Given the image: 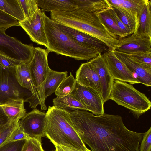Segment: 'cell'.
I'll list each match as a JSON object with an SVG mask.
<instances>
[{"label": "cell", "mask_w": 151, "mask_h": 151, "mask_svg": "<svg viewBox=\"0 0 151 151\" xmlns=\"http://www.w3.org/2000/svg\"><path fill=\"white\" fill-rule=\"evenodd\" d=\"M65 110L68 122L92 151H139L143 133L128 129L121 116Z\"/></svg>", "instance_id": "cell-1"}, {"label": "cell", "mask_w": 151, "mask_h": 151, "mask_svg": "<svg viewBox=\"0 0 151 151\" xmlns=\"http://www.w3.org/2000/svg\"><path fill=\"white\" fill-rule=\"evenodd\" d=\"M50 12V19L55 22L96 37L105 44L109 50H114L118 43L119 37L108 31L95 13L78 9Z\"/></svg>", "instance_id": "cell-2"}, {"label": "cell", "mask_w": 151, "mask_h": 151, "mask_svg": "<svg viewBox=\"0 0 151 151\" xmlns=\"http://www.w3.org/2000/svg\"><path fill=\"white\" fill-rule=\"evenodd\" d=\"M44 29L49 51L73 58L77 60H88L100 53L76 41L63 32L56 22L44 15Z\"/></svg>", "instance_id": "cell-3"}, {"label": "cell", "mask_w": 151, "mask_h": 151, "mask_svg": "<svg viewBox=\"0 0 151 151\" xmlns=\"http://www.w3.org/2000/svg\"><path fill=\"white\" fill-rule=\"evenodd\" d=\"M46 115L45 136L54 145H62L79 151H92L86 147L68 122L65 110L49 106Z\"/></svg>", "instance_id": "cell-4"}, {"label": "cell", "mask_w": 151, "mask_h": 151, "mask_svg": "<svg viewBox=\"0 0 151 151\" xmlns=\"http://www.w3.org/2000/svg\"><path fill=\"white\" fill-rule=\"evenodd\" d=\"M109 99L130 110L138 118L149 110L151 102L146 95L127 82L114 80Z\"/></svg>", "instance_id": "cell-5"}, {"label": "cell", "mask_w": 151, "mask_h": 151, "mask_svg": "<svg viewBox=\"0 0 151 151\" xmlns=\"http://www.w3.org/2000/svg\"><path fill=\"white\" fill-rule=\"evenodd\" d=\"M15 69L0 65V105L10 99H23L31 106L34 102L35 96L20 85L16 77Z\"/></svg>", "instance_id": "cell-6"}, {"label": "cell", "mask_w": 151, "mask_h": 151, "mask_svg": "<svg viewBox=\"0 0 151 151\" xmlns=\"http://www.w3.org/2000/svg\"><path fill=\"white\" fill-rule=\"evenodd\" d=\"M6 29L0 28V53L9 57L29 63L32 60L35 47L22 43L5 33Z\"/></svg>", "instance_id": "cell-7"}, {"label": "cell", "mask_w": 151, "mask_h": 151, "mask_svg": "<svg viewBox=\"0 0 151 151\" xmlns=\"http://www.w3.org/2000/svg\"><path fill=\"white\" fill-rule=\"evenodd\" d=\"M18 123L28 137L36 139L41 142L45 136L46 124V113L35 108L27 113Z\"/></svg>", "instance_id": "cell-8"}, {"label": "cell", "mask_w": 151, "mask_h": 151, "mask_svg": "<svg viewBox=\"0 0 151 151\" xmlns=\"http://www.w3.org/2000/svg\"><path fill=\"white\" fill-rule=\"evenodd\" d=\"M70 94L94 115H100L104 113L102 99L94 89L76 83L74 89Z\"/></svg>", "instance_id": "cell-9"}, {"label": "cell", "mask_w": 151, "mask_h": 151, "mask_svg": "<svg viewBox=\"0 0 151 151\" xmlns=\"http://www.w3.org/2000/svg\"><path fill=\"white\" fill-rule=\"evenodd\" d=\"M44 13L42 9L39 8L33 15L19 22V24L32 41L47 48L48 43L44 29Z\"/></svg>", "instance_id": "cell-10"}, {"label": "cell", "mask_w": 151, "mask_h": 151, "mask_svg": "<svg viewBox=\"0 0 151 151\" xmlns=\"http://www.w3.org/2000/svg\"><path fill=\"white\" fill-rule=\"evenodd\" d=\"M49 52L47 49L35 47L33 56L29 63L30 74L36 89L45 80L50 69L48 62Z\"/></svg>", "instance_id": "cell-11"}, {"label": "cell", "mask_w": 151, "mask_h": 151, "mask_svg": "<svg viewBox=\"0 0 151 151\" xmlns=\"http://www.w3.org/2000/svg\"><path fill=\"white\" fill-rule=\"evenodd\" d=\"M126 54L141 51H151V37L137 32L121 38L114 50Z\"/></svg>", "instance_id": "cell-12"}, {"label": "cell", "mask_w": 151, "mask_h": 151, "mask_svg": "<svg viewBox=\"0 0 151 151\" xmlns=\"http://www.w3.org/2000/svg\"><path fill=\"white\" fill-rule=\"evenodd\" d=\"M102 54L114 80L128 82L131 85L139 83L125 65L115 55L113 50H109Z\"/></svg>", "instance_id": "cell-13"}, {"label": "cell", "mask_w": 151, "mask_h": 151, "mask_svg": "<svg viewBox=\"0 0 151 151\" xmlns=\"http://www.w3.org/2000/svg\"><path fill=\"white\" fill-rule=\"evenodd\" d=\"M67 71L60 72L50 69L45 80L37 89V99L41 110H47L45 99L55 92L62 81L67 77Z\"/></svg>", "instance_id": "cell-14"}, {"label": "cell", "mask_w": 151, "mask_h": 151, "mask_svg": "<svg viewBox=\"0 0 151 151\" xmlns=\"http://www.w3.org/2000/svg\"><path fill=\"white\" fill-rule=\"evenodd\" d=\"M98 75L101 97L104 103L109 100L114 80L108 69L102 53L89 61Z\"/></svg>", "instance_id": "cell-15"}, {"label": "cell", "mask_w": 151, "mask_h": 151, "mask_svg": "<svg viewBox=\"0 0 151 151\" xmlns=\"http://www.w3.org/2000/svg\"><path fill=\"white\" fill-rule=\"evenodd\" d=\"M57 23L63 32L79 43L95 49L102 54L106 52L109 50L105 44L96 37L84 32Z\"/></svg>", "instance_id": "cell-16"}, {"label": "cell", "mask_w": 151, "mask_h": 151, "mask_svg": "<svg viewBox=\"0 0 151 151\" xmlns=\"http://www.w3.org/2000/svg\"><path fill=\"white\" fill-rule=\"evenodd\" d=\"M75 79L77 83L94 89L101 96L99 77L89 61L81 64L76 73Z\"/></svg>", "instance_id": "cell-17"}, {"label": "cell", "mask_w": 151, "mask_h": 151, "mask_svg": "<svg viewBox=\"0 0 151 151\" xmlns=\"http://www.w3.org/2000/svg\"><path fill=\"white\" fill-rule=\"evenodd\" d=\"M113 51L116 57L125 65L139 83L147 86H151V71L144 68L129 58L126 54L115 50Z\"/></svg>", "instance_id": "cell-18"}, {"label": "cell", "mask_w": 151, "mask_h": 151, "mask_svg": "<svg viewBox=\"0 0 151 151\" xmlns=\"http://www.w3.org/2000/svg\"><path fill=\"white\" fill-rule=\"evenodd\" d=\"M23 99H10L0 105L10 122H19L27 114Z\"/></svg>", "instance_id": "cell-19"}, {"label": "cell", "mask_w": 151, "mask_h": 151, "mask_svg": "<svg viewBox=\"0 0 151 151\" xmlns=\"http://www.w3.org/2000/svg\"><path fill=\"white\" fill-rule=\"evenodd\" d=\"M17 79L20 85L30 91L37 99V89L34 85L30 74L29 63L21 62L15 69Z\"/></svg>", "instance_id": "cell-20"}, {"label": "cell", "mask_w": 151, "mask_h": 151, "mask_svg": "<svg viewBox=\"0 0 151 151\" xmlns=\"http://www.w3.org/2000/svg\"><path fill=\"white\" fill-rule=\"evenodd\" d=\"M39 7L43 11H72L77 9L73 0H37Z\"/></svg>", "instance_id": "cell-21"}, {"label": "cell", "mask_w": 151, "mask_h": 151, "mask_svg": "<svg viewBox=\"0 0 151 151\" xmlns=\"http://www.w3.org/2000/svg\"><path fill=\"white\" fill-rule=\"evenodd\" d=\"M109 7L95 13L96 15L100 22L104 26L109 32L119 37V38L127 37L112 17L109 11Z\"/></svg>", "instance_id": "cell-22"}, {"label": "cell", "mask_w": 151, "mask_h": 151, "mask_svg": "<svg viewBox=\"0 0 151 151\" xmlns=\"http://www.w3.org/2000/svg\"><path fill=\"white\" fill-rule=\"evenodd\" d=\"M122 23L131 34L137 31L139 27V15L136 12L120 8H114Z\"/></svg>", "instance_id": "cell-23"}, {"label": "cell", "mask_w": 151, "mask_h": 151, "mask_svg": "<svg viewBox=\"0 0 151 151\" xmlns=\"http://www.w3.org/2000/svg\"><path fill=\"white\" fill-rule=\"evenodd\" d=\"M0 10L22 22L26 19L18 0H0Z\"/></svg>", "instance_id": "cell-24"}, {"label": "cell", "mask_w": 151, "mask_h": 151, "mask_svg": "<svg viewBox=\"0 0 151 151\" xmlns=\"http://www.w3.org/2000/svg\"><path fill=\"white\" fill-rule=\"evenodd\" d=\"M137 32L151 37V0H147L139 17Z\"/></svg>", "instance_id": "cell-25"}, {"label": "cell", "mask_w": 151, "mask_h": 151, "mask_svg": "<svg viewBox=\"0 0 151 151\" xmlns=\"http://www.w3.org/2000/svg\"><path fill=\"white\" fill-rule=\"evenodd\" d=\"M147 0H106L109 7L120 8L137 13L139 16Z\"/></svg>", "instance_id": "cell-26"}, {"label": "cell", "mask_w": 151, "mask_h": 151, "mask_svg": "<svg viewBox=\"0 0 151 151\" xmlns=\"http://www.w3.org/2000/svg\"><path fill=\"white\" fill-rule=\"evenodd\" d=\"M77 6V9L88 12L96 13L109 7L106 0H73Z\"/></svg>", "instance_id": "cell-27"}, {"label": "cell", "mask_w": 151, "mask_h": 151, "mask_svg": "<svg viewBox=\"0 0 151 151\" xmlns=\"http://www.w3.org/2000/svg\"><path fill=\"white\" fill-rule=\"evenodd\" d=\"M53 106L66 110H77L88 111L86 107L74 98L70 94L63 97L57 96L53 100Z\"/></svg>", "instance_id": "cell-28"}, {"label": "cell", "mask_w": 151, "mask_h": 151, "mask_svg": "<svg viewBox=\"0 0 151 151\" xmlns=\"http://www.w3.org/2000/svg\"><path fill=\"white\" fill-rule=\"evenodd\" d=\"M126 54L144 68L151 71V51H138Z\"/></svg>", "instance_id": "cell-29"}, {"label": "cell", "mask_w": 151, "mask_h": 151, "mask_svg": "<svg viewBox=\"0 0 151 151\" xmlns=\"http://www.w3.org/2000/svg\"><path fill=\"white\" fill-rule=\"evenodd\" d=\"M76 82L73 75L65 78L60 83L55 92L57 96L63 97L70 94L75 88Z\"/></svg>", "instance_id": "cell-30"}, {"label": "cell", "mask_w": 151, "mask_h": 151, "mask_svg": "<svg viewBox=\"0 0 151 151\" xmlns=\"http://www.w3.org/2000/svg\"><path fill=\"white\" fill-rule=\"evenodd\" d=\"M26 19L33 15L39 8L37 0H18Z\"/></svg>", "instance_id": "cell-31"}, {"label": "cell", "mask_w": 151, "mask_h": 151, "mask_svg": "<svg viewBox=\"0 0 151 151\" xmlns=\"http://www.w3.org/2000/svg\"><path fill=\"white\" fill-rule=\"evenodd\" d=\"M18 26V20L0 10V28L7 29L12 26Z\"/></svg>", "instance_id": "cell-32"}, {"label": "cell", "mask_w": 151, "mask_h": 151, "mask_svg": "<svg viewBox=\"0 0 151 151\" xmlns=\"http://www.w3.org/2000/svg\"><path fill=\"white\" fill-rule=\"evenodd\" d=\"M21 151H44L41 142L34 138L28 137L25 140Z\"/></svg>", "instance_id": "cell-33"}, {"label": "cell", "mask_w": 151, "mask_h": 151, "mask_svg": "<svg viewBox=\"0 0 151 151\" xmlns=\"http://www.w3.org/2000/svg\"><path fill=\"white\" fill-rule=\"evenodd\" d=\"M18 122H9L0 130V145L6 141L17 127Z\"/></svg>", "instance_id": "cell-34"}, {"label": "cell", "mask_w": 151, "mask_h": 151, "mask_svg": "<svg viewBox=\"0 0 151 151\" xmlns=\"http://www.w3.org/2000/svg\"><path fill=\"white\" fill-rule=\"evenodd\" d=\"M25 141L23 140L4 142L0 145V151H21Z\"/></svg>", "instance_id": "cell-35"}, {"label": "cell", "mask_w": 151, "mask_h": 151, "mask_svg": "<svg viewBox=\"0 0 151 151\" xmlns=\"http://www.w3.org/2000/svg\"><path fill=\"white\" fill-rule=\"evenodd\" d=\"M21 62L0 53V65L8 69H15Z\"/></svg>", "instance_id": "cell-36"}, {"label": "cell", "mask_w": 151, "mask_h": 151, "mask_svg": "<svg viewBox=\"0 0 151 151\" xmlns=\"http://www.w3.org/2000/svg\"><path fill=\"white\" fill-rule=\"evenodd\" d=\"M139 151H151V127L145 132L143 133L141 141Z\"/></svg>", "instance_id": "cell-37"}, {"label": "cell", "mask_w": 151, "mask_h": 151, "mask_svg": "<svg viewBox=\"0 0 151 151\" xmlns=\"http://www.w3.org/2000/svg\"><path fill=\"white\" fill-rule=\"evenodd\" d=\"M28 138V137L20 127L18 123L17 127L4 142H8L20 140H25Z\"/></svg>", "instance_id": "cell-38"}, {"label": "cell", "mask_w": 151, "mask_h": 151, "mask_svg": "<svg viewBox=\"0 0 151 151\" xmlns=\"http://www.w3.org/2000/svg\"><path fill=\"white\" fill-rule=\"evenodd\" d=\"M109 12L112 17L118 26L123 31L127 36L131 35L130 31L122 23L118 16L114 8L109 7Z\"/></svg>", "instance_id": "cell-39"}, {"label": "cell", "mask_w": 151, "mask_h": 151, "mask_svg": "<svg viewBox=\"0 0 151 151\" xmlns=\"http://www.w3.org/2000/svg\"><path fill=\"white\" fill-rule=\"evenodd\" d=\"M9 122L8 118L0 105V130Z\"/></svg>", "instance_id": "cell-40"}, {"label": "cell", "mask_w": 151, "mask_h": 151, "mask_svg": "<svg viewBox=\"0 0 151 151\" xmlns=\"http://www.w3.org/2000/svg\"><path fill=\"white\" fill-rule=\"evenodd\" d=\"M54 146L55 147V151H79L73 148L62 145H56Z\"/></svg>", "instance_id": "cell-41"}]
</instances>
